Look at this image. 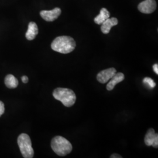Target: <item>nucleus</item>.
<instances>
[{
  "mask_svg": "<svg viewBox=\"0 0 158 158\" xmlns=\"http://www.w3.org/2000/svg\"><path fill=\"white\" fill-rule=\"evenodd\" d=\"M76 42L72 37L68 36H61L56 38L51 44V48L57 52L67 54L74 50Z\"/></svg>",
  "mask_w": 158,
  "mask_h": 158,
  "instance_id": "1",
  "label": "nucleus"
},
{
  "mask_svg": "<svg viewBox=\"0 0 158 158\" xmlns=\"http://www.w3.org/2000/svg\"><path fill=\"white\" fill-rule=\"evenodd\" d=\"M51 148L57 155L64 156L72 151L71 143L61 136H56L51 141Z\"/></svg>",
  "mask_w": 158,
  "mask_h": 158,
  "instance_id": "2",
  "label": "nucleus"
},
{
  "mask_svg": "<svg viewBox=\"0 0 158 158\" xmlns=\"http://www.w3.org/2000/svg\"><path fill=\"white\" fill-rule=\"evenodd\" d=\"M54 98L60 102L66 107L73 106L76 100V96L73 91L65 88H57L53 92Z\"/></svg>",
  "mask_w": 158,
  "mask_h": 158,
  "instance_id": "3",
  "label": "nucleus"
},
{
  "mask_svg": "<svg viewBox=\"0 0 158 158\" xmlns=\"http://www.w3.org/2000/svg\"><path fill=\"white\" fill-rule=\"evenodd\" d=\"M18 145L23 157L32 158L34 157V151L29 136L27 134H21L18 137Z\"/></svg>",
  "mask_w": 158,
  "mask_h": 158,
  "instance_id": "4",
  "label": "nucleus"
},
{
  "mask_svg": "<svg viewBox=\"0 0 158 158\" xmlns=\"http://www.w3.org/2000/svg\"><path fill=\"white\" fill-rule=\"evenodd\" d=\"M138 10L143 14H151L156 8V2L155 0H145L138 5Z\"/></svg>",
  "mask_w": 158,
  "mask_h": 158,
  "instance_id": "5",
  "label": "nucleus"
},
{
  "mask_svg": "<svg viewBox=\"0 0 158 158\" xmlns=\"http://www.w3.org/2000/svg\"><path fill=\"white\" fill-rule=\"evenodd\" d=\"M116 73L117 70L115 68H109L100 72L97 76V79L100 83L104 84L107 83Z\"/></svg>",
  "mask_w": 158,
  "mask_h": 158,
  "instance_id": "6",
  "label": "nucleus"
},
{
  "mask_svg": "<svg viewBox=\"0 0 158 158\" xmlns=\"http://www.w3.org/2000/svg\"><path fill=\"white\" fill-rule=\"evenodd\" d=\"M61 12V10L59 8H55L51 11H41L40 15L46 21L52 22L60 16Z\"/></svg>",
  "mask_w": 158,
  "mask_h": 158,
  "instance_id": "7",
  "label": "nucleus"
},
{
  "mask_svg": "<svg viewBox=\"0 0 158 158\" xmlns=\"http://www.w3.org/2000/svg\"><path fill=\"white\" fill-rule=\"evenodd\" d=\"M145 143L148 147L152 146L155 148H158V134L153 128L148 131L145 136Z\"/></svg>",
  "mask_w": 158,
  "mask_h": 158,
  "instance_id": "8",
  "label": "nucleus"
},
{
  "mask_svg": "<svg viewBox=\"0 0 158 158\" xmlns=\"http://www.w3.org/2000/svg\"><path fill=\"white\" fill-rule=\"evenodd\" d=\"M118 23V19L116 18H108L104 23H102L101 27L102 32L104 34H107L110 32L111 28L117 25Z\"/></svg>",
  "mask_w": 158,
  "mask_h": 158,
  "instance_id": "9",
  "label": "nucleus"
},
{
  "mask_svg": "<svg viewBox=\"0 0 158 158\" xmlns=\"http://www.w3.org/2000/svg\"><path fill=\"white\" fill-rule=\"evenodd\" d=\"M124 79V74L123 73H121V72L116 73L113 77L110 79V81L108 82V83L107 85V90H113L115 85L123 81Z\"/></svg>",
  "mask_w": 158,
  "mask_h": 158,
  "instance_id": "10",
  "label": "nucleus"
},
{
  "mask_svg": "<svg viewBox=\"0 0 158 158\" xmlns=\"http://www.w3.org/2000/svg\"><path fill=\"white\" fill-rule=\"evenodd\" d=\"M38 34V28L36 23L34 22L29 23L28 31L25 34L26 38L29 40H34Z\"/></svg>",
  "mask_w": 158,
  "mask_h": 158,
  "instance_id": "11",
  "label": "nucleus"
},
{
  "mask_svg": "<svg viewBox=\"0 0 158 158\" xmlns=\"http://www.w3.org/2000/svg\"><path fill=\"white\" fill-rule=\"evenodd\" d=\"M110 17V14L106 8H102L100 12V14L94 18V21L98 25H102L107 19Z\"/></svg>",
  "mask_w": 158,
  "mask_h": 158,
  "instance_id": "12",
  "label": "nucleus"
},
{
  "mask_svg": "<svg viewBox=\"0 0 158 158\" xmlns=\"http://www.w3.org/2000/svg\"><path fill=\"white\" fill-rule=\"evenodd\" d=\"M6 86L9 89H15L18 85V81L17 78L12 74H8L4 81Z\"/></svg>",
  "mask_w": 158,
  "mask_h": 158,
  "instance_id": "13",
  "label": "nucleus"
},
{
  "mask_svg": "<svg viewBox=\"0 0 158 158\" xmlns=\"http://www.w3.org/2000/svg\"><path fill=\"white\" fill-rule=\"evenodd\" d=\"M143 83L145 85H147L150 89H153L156 86V83L153 81V79L150 77H145L143 80Z\"/></svg>",
  "mask_w": 158,
  "mask_h": 158,
  "instance_id": "14",
  "label": "nucleus"
},
{
  "mask_svg": "<svg viewBox=\"0 0 158 158\" xmlns=\"http://www.w3.org/2000/svg\"><path fill=\"white\" fill-rule=\"evenodd\" d=\"M4 111H5L4 104L2 102L0 101V117L4 114Z\"/></svg>",
  "mask_w": 158,
  "mask_h": 158,
  "instance_id": "15",
  "label": "nucleus"
},
{
  "mask_svg": "<svg viewBox=\"0 0 158 158\" xmlns=\"http://www.w3.org/2000/svg\"><path fill=\"white\" fill-rule=\"evenodd\" d=\"M21 79H22V81L23 83H27L28 82V77L27 76H23L22 77Z\"/></svg>",
  "mask_w": 158,
  "mask_h": 158,
  "instance_id": "16",
  "label": "nucleus"
},
{
  "mask_svg": "<svg viewBox=\"0 0 158 158\" xmlns=\"http://www.w3.org/2000/svg\"><path fill=\"white\" fill-rule=\"evenodd\" d=\"M153 71L155 72V73L158 74V64H155L153 66Z\"/></svg>",
  "mask_w": 158,
  "mask_h": 158,
  "instance_id": "17",
  "label": "nucleus"
},
{
  "mask_svg": "<svg viewBox=\"0 0 158 158\" xmlns=\"http://www.w3.org/2000/svg\"><path fill=\"white\" fill-rule=\"evenodd\" d=\"M111 158H122V156L121 155H119L118 154H117V153H114L111 156Z\"/></svg>",
  "mask_w": 158,
  "mask_h": 158,
  "instance_id": "18",
  "label": "nucleus"
}]
</instances>
